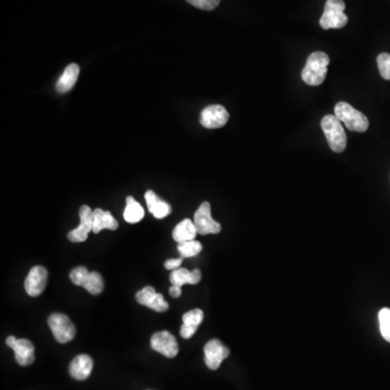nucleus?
<instances>
[{
  "label": "nucleus",
  "mask_w": 390,
  "mask_h": 390,
  "mask_svg": "<svg viewBox=\"0 0 390 390\" xmlns=\"http://www.w3.org/2000/svg\"><path fill=\"white\" fill-rule=\"evenodd\" d=\"M151 347L166 358H175L179 352V346L173 334L167 331L157 332L151 337Z\"/></svg>",
  "instance_id": "nucleus-8"
},
{
  "label": "nucleus",
  "mask_w": 390,
  "mask_h": 390,
  "mask_svg": "<svg viewBox=\"0 0 390 390\" xmlns=\"http://www.w3.org/2000/svg\"><path fill=\"white\" fill-rule=\"evenodd\" d=\"M144 198L147 205H148L149 211L157 219H163L172 213V206L165 201L159 199L152 190L147 191Z\"/></svg>",
  "instance_id": "nucleus-15"
},
{
  "label": "nucleus",
  "mask_w": 390,
  "mask_h": 390,
  "mask_svg": "<svg viewBox=\"0 0 390 390\" xmlns=\"http://www.w3.org/2000/svg\"><path fill=\"white\" fill-rule=\"evenodd\" d=\"M88 275L89 271L86 267H78L70 271V279L75 285L84 286Z\"/></svg>",
  "instance_id": "nucleus-26"
},
{
  "label": "nucleus",
  "mask_w": 390,
  "mask_h": 390,
  "mask_svg": "<svg viewBox=\"0 0 390 390\" xmlns=\"http://www.w3.org/2000/svg\"><path fill=\"white\" fill-rule=\"evenodd\" d=\"M78 76H80V66L78 64L73 63L66 66L63 74L58 80L57 90L60 93H68L73 87L75 86Z\"/></svg>",
  "instance_id": "nucleus-18"
},
{
  "label": "nucleus",
  "mask_w": 390,
  "mask_h": 390,
  "mask_svg": "<svg viewBox=\"0 0 390 390\" xmlns=\"http://www.w3.org/2000/svg\"><path fill=\"white\" fill-rule=\"evenodd\" d=\"M201 271L199 269H195L193 271H189L186 268H178L175 270L172 271L169 275L170 282L175 286L181 288L184 284H198L201 281Z\"/></svg>",
  "instance_id": "nucleus-16"
},
{
  "label": "nucleus",
  "mask_w": 390,
  "mask_h": 390,
  "mask_svg": "<svg viewBox=\"0 0 390 390\" xmlns=\"http://www.w3.org/2000/svg\"><path fill=\"white\" fill-rule=\"evenodd\" d=\"M204 320V312L201 309H193V310L186 312L182 317L184 325L188 327H195L198 329L199 325Z\"/></svg>",
  "instance_id": "nucleus-24"
},
{
  "label": "nucleus",
  "mask_w": 390,
  "mask_h": 390,
  "mask_svg": "<svg viewBox=\"0 0 390 390\" xmlns=\"http://www.w3.org/2000/svg\"><path fill=\"white\" fill-rule=\"evenodd\" d=\"M198 329L195 327H188V325H182L181 329H180V335L184 338V339H189V338L192 337L195 333H196Z\"/></svg>",
  "instance_id": "nucleus-29"
},
{
  "label": "nucleus",
  "mask_w": 390,
  "mask_h": 390,
  "mask_svg": "<svg viewBox=\"0 0 390 390\" xmlns=\"http://www.w3.org/2000/svg\"><path fill=\"white\" fill-rule=\"evenodd\" d=\"M93 369V361L88 354H80L70 362L68 372L70 376L78 381H85L90 376Z\"/></svg>",
  "instance_id": "nucleus-14"
},
{
  "label": "nucleus",
  "mask_w": 390,
  "mask_h": 390,
  "mask_svg": "<svg viewBox=\"0 0 390 390\" xmlns=\"http://www.w3.org/2000/svg\"><path fill=\"white\" fill-rule=\"evenodd\" d=\"M136 300L142 306L148 307L157 312H164L169 308L168 302L164 300L163 295L155 292L152 286H145L136 294Z\"/></svg>",
  "instance_id": "nucleus-13"
},
{
  "label": "nucleus",
  "mask_w": 390,
  "mask_h": 390,
  "mask_svg": "<svg viewBox=\"0 0 390 390\" xmlns=\"http://www.w3.org/2000/svg\"><path fill=\"white\" fill-rule=\"evenodd\" d=\"M190 5L194 6L195 8H199L201 10H206V11H211V10L216 9L221 3V0H186Z\"/></svg>",
  "instance_id": "nucleus-27"
},
{
  "label": "nucleus",
  "mask_w": 390,
  "mask_h": 390,
  "mask_svg": "<svg viewBox=\"0 0 390 390\" xmlns=\"http://www.w3.org/2000/svg\"><path fill=\"white\" fill-rule=\"evenodd\" d=\"M198 234L194 223L190 219H184L174 229L173 238L177 243L188 242V241L195 240Z\"/></svg>",
  "instance_id": "nucleus-19"
},
{
  "label": "nucleus",
  "mask_w": 390,
  "mask_h": 390,
  "mask_svg": "<svg viewBox=\"0 0 390 390\" xmlns=\"http://www.w3.org/2000/svg\"><path fill=\"white\" fill-rule=\"evenodd\" d=\"M346 5L343 0H327L325 11L320 19L323 30L343 28L347 26L348 16L345 14Z\"/></svg>",
  "instance_id": "nucleus-4"
},
{
  "label": "nucleus",
  "mask_w": 390,
  "mask_h": 390,
  "mask_svg": "<svg viewBox=\"0 0 390 390\" xmlns=\"http://www.w3.org/2000/svg\"><path fill=\"white\" fill-rule=\"evenodd\" d=\"M48 325L57 342L60 344L70 343L76 335L75 325H73L68 315L63 313H53L48 319Z\"/></svg>",
  "instance_id": "nucleus-5"
},
{
  "label": "nucleus",
  "mask_w": 390,
  "mask_h": 390,
  "mask_svg": "<svg viewBox=\"0 0 390 390\" xmlns=\"http://www.w3.org/2000/svg\"><path fill=\"white\" fill-rule=\"evenodd\" d=\"M144 217V209L132 196L126 199V209L124 211V219L130 223H137Z\"/></svg>",
  "instance_id": "nucleus-20"
},
{
  "label": "nucleus",
  "mask_w": 390,
  "mask_h": 390,
  "mask_svg": "<svg viewBox=\"0 0 390 390\" xmlns=\"http://www.w3.org/2000/svg\"><path fill=\"white\" fill-rule=\"evenodd\" d=\"M379 330L381 336L390 343V309L383 308L379 312Z\"/></svg>",
  "instance_id": "nucleus-23"
},
{
  "label": "nucleus",
  "mask_w": 390,
  "mask_h": 390,
  "mask_svg": "<svg viewBox=\"0 0 390 390\" xmlns=\"http://www.w3.org/2000/svg\"><path fill=\"white\" fill-rule=\"evenodd\" d=\"M330 57L322 51H315L309 56L302 72V78L309 86H319L327 78Z\"/></svg>",
  "instance_id": "nucleus-1"
},
{
  "label": "nucleus",
  "mask_w": 390,
  "mask_h": 390,
  "mask_svg": "<svg viewBox=\"0 0 390 390\" xmlns=\"http://www.w3.org/2000/svg\"><path fill=\"white\" fill-rule=\"evenodd\" d=\"M47 281L48 273L46 268L41 267V265H35L31 269L28 277H26L24 288H26L28 295L37 297V296L41 295V292L45 290Z\"/></svg>",
  "instance_id": "nucleus-12"
},
{
  "label": "nucleus",
  "mask_w": 390,
  "mask_h": 390,
  "mask_svg": "<svg viewBox=\"0 0 390 390\" xmlns=\"http://www.w3.org/2000/svg\"><path fill=\"white\" fill-rule=\"evenodd\" d=\"M202 244L196 240L178 243V252L182 258H191V257L196 256L202 252Z\"/></svg>",
  "instance_id": "nucleus-22"
},
{
  "label": "nucleus",
  "mask_w": 390,
  "mask_h": 390,
  "mask_svg": "<svg viewBox=\"0 0 390 390\" xmlns=\"http://www.w3.org/2000/svg\"><path fill=\"white\" fill-rule=\"evenodd\" d=\"M229 113L221 105H209L201 113V124L207 130H216L225 126L229 120Z\"/></svg>",
  "instance_id": "nucleus-9"
},
{
  "label": "nucleus",
  "mask_w": 390,
  "mask_h": 390,
  "mask_svg": "<svg viewBox=\"0 0 390 390\" xmlns=\"http://www.w3.org/2000/svg\"><path fill=\"white\" fill-rule=\"evenodd\" d=\"M118 223L110 211L97 209L93 211V233H99L105 229L116 230Z\"/></svg>",
  "instance_id": "nucleus-17"
},
{
  "label": "nucleus",
  "mask_w": 390,
  "mask_h": 390,
  "mask_svg": "<svg viewBox=\"0 0 390 390\" xmlns=\"http://www.w3.org/2000/svg\"><path fill=\"white\" fill-rule=\"evenodd\" d=\"M377 65L381 78L390 80V53H383L377 57Z\"/></svg>",
  "instance_id": "nucleus-25"
},
{
  "label": "nucleus",
  "mask_w": 390,
  "mask_h": 390,
  "mask_svg": "<svg viewBox=\"0 0 390 390\" xmlns=\"http://www.w3.org/2000/svg\"><path fill=\"white\" fill-rule=\"evenodd\" d=\"M182 260H184L182 257L176 259H168V260H166L165 263H164V267H165L167 270H175V269H178V268L181 265Z\"/></svg>",
  "instance_id": "nucleus-28"
},
{
  "label": "nucleus",
  "mask_w": 390,
  "mask_h": 390,
  "mask_svg": "<svg viewBox=\"0 0 390 390\" xmlns=\"http://www.w3.org/2000/svg\"><path fill=\"white\" fill-rule=\"evenodd\" d=\"M7 345L11 348L16 354V360L21 367H28L35 361V347L30 340L16 339L14 336H9L6 340Z\"/></svg>",
  "instance_id": "nucleus-7"
},
{
  "label": "nucleus",
  "mask_w": 390,
  "mask_h": 390,
  "mask_svg": "<svg viewBox=\"0 0 390 390\" xmlns=\"http://www.w3.org/2000/svg\"><path fill=\"white\" fill-rule=\"evenodd\" d=\"M194 223L199 234H217L221 231V225L211 218V204L204 202L194 214Z\"/></svg>",
  "instance_id": "nucleus-6"
},
{
  "label": "nucleus",
  "mask_w": 390,
  "mask_h": 390,
  "mask_svg": "<svg viewBox=\"0 0 390 390\" xmlns=\"http://www.w3.org/2000/svg\"><path fill=\"white\" fill-rule=\"evenodd\" d=\"M321 128L327 137L330 148L336 153L343 152L347 145L343 123L335 115H327L321 120Z\"/></svg>",
  "instance_id": "nucleus-2"
},
{
  "label": "nucleus",
  "mask_w": 390,
  "mask_h": 390,
  "mask_svg": "<svg viewBox=\"0 0 390 390\" xmlns=\"http://www.w3.org/2000/svg\"><path fill=\"white\" fill-rule=\"evenodd\" d=\"M170 296L174 298L180 297L181 295V288L180 286L173 285L169 288Z\"/></svg>",
  "instance_id": "nucleus-30"
},
{
  "label": "nucleus",
  "mask_w": 390,
  "mask_h": 390,
  "mask_svg": "<svg viewBox=\"0 0 390 390\" xmlns=\"http://www.w3.org/2000/svg\"><path fill=\"white\" fill-rule=\"evenodd\" d=\"M205 363L211 370L219 369L221 363L230 354V350L221 344V340L211 339L204 347Z\"/></svg>",
  "instance_id": "nucleus-10"
},
{
  "label": "nucleus",
  "mask_w": 390,
  "mask_h": 390,
  "mask_svg": "<svg viewBox=\"0 0 390 390\" xmlns=\"http://www.w3.org/2000/svg\"><path fill=\"white\" fill-rule=\"evenodd\" d=\"M80 223L76 229L68 232V238L73 243L85 242L93 229V211L84 205L80 209Z\"/></svg>",
  "instance_id": "nucleus-11"
},
{
  "label": "nucleus",
  "mask_w": 390,
  "mask_h": 390,
  "mask_svg": "<svg viewBox=\"0 0 390 390\" xmlns=\"http://www.w3.org/2000/svg\"><path fill=\"white\" fill-rule=\"evenodd\" d=\"M83 288H86L87 292H90L91 295H99L105 288V281H103L100 273L93 271V273H89L88 278Z\"/></svg>",
  "instance_id": "nucleus-21"
},
{
  "label": "nucleus",
  "mask_w": 390,
  "mask_h": 390,
  "mask_svg": "<svg viewBox=\"0 0 390 390\" xmlns=\"http://www.w3.org/2000/svg\"><path fill=\"white\" fill-rule=\"evenodd\" d=\"M334 112V115L352 132H364L368 130L370 125L368 117L362 112L354 109L349 103L338 102Z\"/></svg>",
  "instance_id": "nucleus-3"
}]
</instances>
